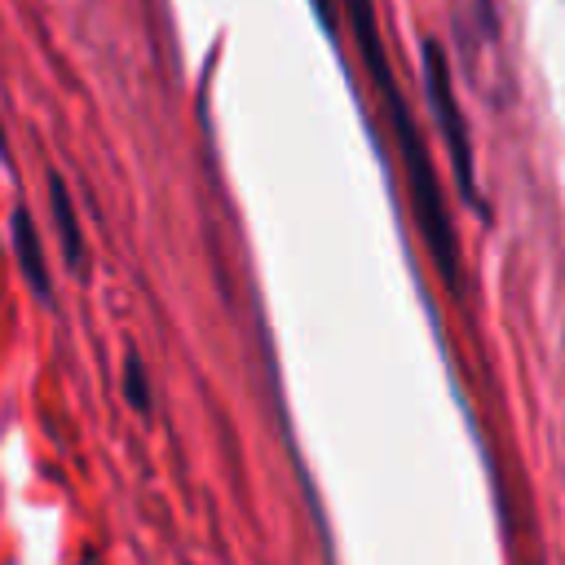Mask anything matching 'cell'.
Listing matches in <instances>:
<instances>
[{
	"instance_id": "cell-4",
	"label": "cell",
	"mask_w": 565,
	"mask_h": 565,
	"mask_svg": "<svg viewBox=\"0 0 565 565\" xmlns=\"http://www.w3.org/2000/svg\"><path fill=\"white\" fill-rule=\"evenodd\" d=\"M49 203H53V225H57V243H62L66 265L71 269H84V230H79L71 190H66V181L57 172H49Z\"/></svg>"
},
{
	"instance_id": "cell-5",
	"label": "cell",
	"mask_w": 565,
	"mask_h": 565,
	"mask_svg": "<svg viewBox=\"0 0 565 565\" xmlns=\"http://www.w3.org/2000/svg\"><path fill=\"white\" fill-rule=\"evenodd\" d=\"M124 397L137 415H150V375H146V362L137 353L124 358Z\"/></svg>"
},
{
	"instance_id": "cell-6",
	"label": "cell",
	"mask_w": 565,
	"mask_h": 565,
	"mask_svg": "<svg viewBox=\"0 0 565 565\" xmlns=\"http://www.w3.org/2000/svg\"><path fill=\"white\" fill-rule=\"evenodd\" d=\"M309 4H313V18L322 22L327 40H331V44H340V9H335V0H309Z\"/></svg>"
},
{
	"instance_id": "cell-2",
	"label": "cell",
	"mask_w": 565,
	"mask_h": 565,
	"mask_svg": "<svg viewBox=\"0 0 565 565\" xmlns=\"http://www.w3.org/2000/svg\"><path fill=\"white\" fill-rule=\"evenodd\" d=\"M419 57H424V97H428V110H433V124L446 141V154H450V168H455V181H459V194L463 203L490 221V207L481 199V185H477V154H472V132H468V119L459 110V97H455V79H450V62H446V49L441 40H424L419 44Z\"/></svg>"
},
{
	"instance_id": "cell-1",
	"label": "cell",
	"mask_w": 565,
	"mask_h": 565,
	"mask_svg": "<svg viewBox=\"0 0 565 565\" xmlns=\"http://www.w3.org/2000/svg\"><path fill=\"white\" fill-rule=\"evenodd\" d=\"M344 18H349L353 44H358V57L366 66V79L380 97V110L388 119V132H393V146H397V159H402V172H406L411 212H415L419 238L428 247V260L441 274L446 291L459 296L463 291V256H459L455 212H450L446 190L437 181L424 128H419V119H415V110H411V102H406V93L393 75V62H388V49H384V35H380V18H375V0H344Z\"/></svg>"
},
{
	"instance_id": "cell-3",
	"label": "cell",
	"mask_w": 565,
	"mask_h": 565,
	"mask_svg": "<svg viewBox=\"0 0 565 565\" xmlns=\"http://www.w3.org/2000/svg\"><path fill=\"white\" fill-rule=\"evenodd\" d=\"M13 243H18V265H22V274H26V287H31L40 300H53L49 265H44V247H40L35 221H31V212H26L22 203L13 207Z\"/></svg>"
},
{
	"instance_id": "cell-7",
	"label": "cell",
	"mask_w": 565,
	"mask_h": 565,
	"mask_svg": "<svg viewBox=\"0 0 565 565\" xmlns=\"http://www.w3.org/2000/svg\"><path fill=\"white\" fill-rule=\"evenodd\" d=\"M4 154H9V146H4V128H0V159H4Z\"/></svg>"
}]
</instances>
